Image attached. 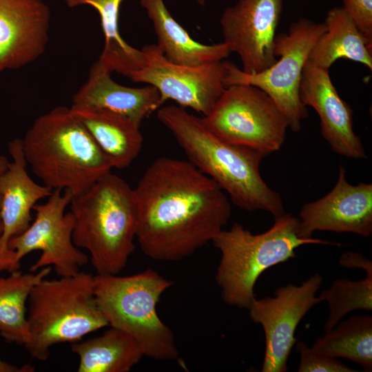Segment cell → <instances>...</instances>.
Segmentation results:
<instances>
[{"instance_id":"6da1fadb","label":"cell","mask_w":372,"mask_h":372,"mask_svg":"<svg viewBox=\"0 0 372 372\" xmlns=\"http://www.w3.org/2000/svg\"><path fill=\"white\" fill-rule=\"evenodd\" d=\"M138 209L136 238L154 260L191 256L227 224L231 205L221 187L188 161L160 157L134 189Z\"/></svg>"},{"instance_id":"7a4b0ae2","label":"cell","mask_w":372,"mask_h":372,"mask_svg":"<svg viewBox=\"0 0 372 372\" xmlns=\"http://www.w3.org/2000/svg\"><path fill=\"white\" fill-rule=\"evenodd\" d=\"M157 117L173 134L188 161L225 190L234 205L247 211H267L274 218L285 213L281 196L260 174V165L265 154L225 142L202 118L180 106L160 107Z\"/></svg>"},{"instance_id":"3957f363","label":"cell","mask_w":372,"mask_h":372,"mask_svg":"<svg viewBox=\"0 0 372 372\" xmlns=\"http://www.w3.org/2000/svg\"><path fill=\"white\" fill-rule=\"evenodd\" d=\"M32 172L51 189L74 196L111 172L109 161L71 108L59 106L37 117L22 139Z\"/></svg>"},{"instance_id":"277c9868","label":"cell","mask_w":372,"mask_h":372,"mask_svg":"<svg viewBox=\"0 0 372 372\" xmlns=\"http://www.w3.org/2000/svg\"><path fill=\"white\" fill-rule=\"evenodd\" d=\"M72 240L90 254L97 274L116 275L133 253L138 209L134 189L111 172L70 203Z\"/></svg>"},{"instance_id":"5b68a950","label":"cell","mask_w":372,"mask_h":372,"mask_svg":"<svg viewBox=\"0 0 372 372\" xmlns=\"http://www.w3.org/2000/svg\"><path fill=\"white\" fill-rule=\"evenodd\" d=\"M298 223V218L285 213L274 218L268 230L258 234L234 223L229 229H223L212 240L221 254L215 280L225 304L248 309L256 298L254 287L262 273L295 258V249L298 247L307 244L341 246L322 239L300 238Z\"/></svg>"},{"instance_id":"8992f818","label":"cell","mask_w":372,"mask_h":372,"mask_svg":"<svg viewBox=\"0 0 372 372\" xmlns=\"http://www.w3.org/2000/svg\"><path fill=\"white\" fill-rule=\"evenodd\" d=\"M28 338L32 358L45 361L54 344L74 343L108 326L94 294V276L79 271L59 279L41 280L28 300Z\"/></svg>"},{"instance_id":"52a82bcc","label":"cell","mask_w":372,"mask_h":372,"mask_svg":"<svg viewBox=\"0 0 372 372\" xmlns=\"http://www.w3.org/2000/svg\"><path fill=\"white\" fill-rule=\"evenodd\" d=\"M94 277L96 301L108 326L134 338L145 356L157 360L178 358L173 332L156 311L161 295L174 284L172 280L152 269L127 276Z\"/></svg>"},{"instance_id":"ba28073f","label":"cell","mask_w":372,"mask_h":372,"mask_svg":"<svg viewBox=\"0 0 372 372\" xmlns=\"http://www.w3.org/2000/svg\"><path fill=\"white\" fill-rule=\"evenodd\" d=\"M325 31L324 22L299 19L290 25L287 32L276 35L273 54L277 60L267 70L248 74L233 63L225 61V87L248 84L261 89L283 112L289 128L293 132H300L302 121L309 116L299 96L303 68L314 45Z\"/></svg>"},{"instance_id":"9c48e42d","label":"cell","mask_w":372,"mask_h":372,"mask_svg":"<svg viewBox=\"0 0 372 372\" xmlns=\"http://www.w3.org/2000/svg\"><path fill=\"white\" fill-rule=\"evenodd\" d=\"M202 119L225 142L248 147L266 156L281 148L289 128L285 114L273 100L248 84L227 86Z\"/></svg>"},{"instance_id":"30bf717a","label":"cell","mask_w":372,"mask_h":372,"mask_svg":"<svg viewBox=\"0 0 372 372\" xmlns=\"http://www.w3.org/2000/svg\"><path fill=\"white\" fill-rule=\"evenodd\" d=\"M72 196L68 189H54L45 203L34 206L33 222L8 242L14 254L13 271L20 269L25 256L35 250L41 254L30 268L32 272L52 265L60 277L70 276L88 262V256L73 242V216L70 211L65 213Z\"/></svg>"},{"instance_id":"8fae6325","label":"cell","mask_w":372,"mask_h":372,"mask_svg":"<svg viewBox=\"0 0 372 372\" xmlns=\"http://www.w3.org/2000/svg\"><path fill=\"white\" fill-rule=\"evenodd\" d=\"M145 63L127 77L136 83L155 87L165 102L171 99L182 107H189L207 116L226 88L225 61L196 66L174 64L165 57L156 44L141 50Z\"/></svg>"},{"instance_id":"7c38bea8","label":"cell","mask_w":372,"mask_h":372,"mask_svg":"<svg viewBox=\"0 0 372 372\" xmlns=\"http://www.w3.org/2000/svg\"><path fill=\"white\" fill-rule=\"evenodd\" d=\"M322 277L316 273L300 285L292 284L278 288L273 297L254 299L249 317L261 324L265 336L262 372H285L292 348L298 341L296 329L307 313L322 302L316 293Z\"/></svg>"},{"instance_id":"4fadbf2b","label":"cell","mask_w":372,"mask_h":372,"mask_svg":"<svg viewBox=\"0 0 372 372\" xmlns=\"http://www.w3.org/2000/svg\"><path fill=\"white\" fill-rule=\"evenodd\" d=\"M283 3L284 0H238L224 10L220 20L223 42L238 55L245 73L257 74L276 63L273 42Z\"/></svg>"},{"instance_id":"5bb4252c","label":"cell","mask_w":372,"mask_h":372,"mask_svg":"<svg viewBox=\"0 0 372 372\" xmlns=\"http://www.w3.org/2000/svg\"><path fill=\"white\" fill-rule=\"evenodd\" d=\"M298 235L313 238L316 231L349 232L363 237L372 234V184L353 185L340 165L333 188L321 198L305 203L299 214Z\"/></svg>"},{"instance_id":"9a60e30c","label":"cell","mask_w":372,"mask_h":372,"mask_svg":"<svg viewBox=\"0 0 372 372\" xmlns=\"http://www.w3.org/2000/svg\"><path fill=\"white\" fill-rule=\"evenodd\" d=\"M299 96L307 107L317 112L322 136L333 152L351 159L367 158L361 139L353 130V110L338 94L329 70L308 60L303 68Z\"/></svg>"},{"instance_id":"2e32d148","label":"cell","mask_w":372,"mask_h":372,"mask_svg":"<svg viewBox=\"0 0 372 372\" xmlns=\"http://www.w3.org/2000/svg\"><path fill=\"white\" fill-rule=\"evenodd\" d=\"M12 158L0 173V218L3 231L0 238V273L13 271L14 254L8 248L9 240L30 226L31 211L38 202L48 198L52 189L35 183L29 176L22 149V139L8 142Z\"/></svg>"},{"instance_id":"e0dca14e","label":"cell","mask_w":372,"mask_h":372,"mask_svg":"<svg viewBox=\"0 0 372 372\" xmlns=\"http://www.w3.org/2000/svg\"><path fill=\"white\" fill-rule=\"evenodd\" d=\"M50 24V10L42 0H0V73L39 58Z\"/></svg>"},{"instance_id":"ac0fdd59","label":"cell","mask_w":372,"mask_h":372,"mask_svg":"<svg viewBox=\"0 0 372 372\" xmlns=\"http://www.w3.org/2000/svg\"><path fill=\"white\" fill-rule=\"evenodd\" d=\"M112 72L99 60L94 63L87 81L73 96L72 104L114 112L141 125L165 103L155 87H127L112 80Z\"/></svg>"},{"instance_id":"d6986e66","label":"cell","mask_w":372,"mask_h":372,"mask_svg":"<svg viewBox=\"0 0 372 372\" xmlns=\"http://www.w3.org/2000/svg\"><path fill=\"white\" fill-rule=\"evenodd\" d=\"M70 108L112 168L127 167L138 156L143 137L137 123L123 114L102 108L74 104Z\"/></svg>"},{"instance_id":"ffe728a7","label":"cell","mask_w":372,"mask_h":372,"mask_svg":"<svg viewBox=\"0 0 372 372\" xmlns=\"http://www.w3.org/2000/svg\"><path fill=\"white\" fill-rule=\"evenodd\" d=\"M156 34L158 48L169 62L196 66L223 61L231 54L224 43L206 45L194 40L172 17L163 0H140Z\"/></svg>"},{"instance_id":"44dd1931","label":"cell","mask_w":372,"mask_h":372,"mask_svg":"<svg viewBox=\"0 0 372 372\" xmlns=\"http://www.w3.org/2000/svg\"><path fill=\"white\" fill-rule=\"evenodd\" d=\"M324 23L326 31L314 45L309 61L318 67L329 70L335 61L345 59L372 70L371 45L342 7L331 9Z\"/></svg>"},{"instance_id":"7402d4cb","label":"cell","mask_w":372,"mask_h":372,"mask_svg":"<svg viewBox=\"0 0 372 372\" xmlns=\"http://www.w3.org/2000/svg\"><path fill=\"white\" fill-rule=\"evenodd\" d=\"M71 349L79 358L78 372H127L145 356L134 338L112 327L100 336L72 343Z\"/></svg>"},{"instance_id":"603a6c76","label":"cell","mask_w":372,"mask_h":372,"mask_svg":"<svg viewBox=\"0 0 372 372\" xmlns=\"http://www.w3.org/2000/svg\"><path fill=\"white\" fill-rule=\"evenodd\" d=\"M51 267L23 273L19 269L0 278V335L6 342L24 344L28 338L26 303L34 285L46 278Z\"/></svg>"},{"instance_id":"cb8c5ba5","label":"cell","mask_w":372,"mask_h":372,"mask_svg":"<svg viewBox=\"0 0 372 372\" xmlns=\"http://www.w3.org/2000/svg\"><path fill=\"white\" fill-rule=\"evenodd\" d=\"M64 1L70 8L88 5L98 11L105 37L103 49L99 60L110 70L127 76L145 63V58L142 50L130 45L120 34L118 16L123 0Z\"/></svg>"},{"instance_id":"d4e9b609","label":"cell","mask_w":372,"mask_h":372,"mask_svg":"<svg viewBox=\"0 0 372 372\" xmlns=\"http://www.w3.org/2000/svg\"><path fill=\"white\" fill-rule=\"evenodd\" d=\"M315 351L332 358H344L372 369V317L351 316L339 322L331 330L318 337L312 347Z\"/></svg>"},{"instance_id":"484cf974","label":"cell","mask_w":372,"mask_h":372,"mask_svg":"<svg viewBox=\"0 0 372 372\" xmlns=\"http://www.w3.org/2000/svg\"><path fill=\"white\" fill-rule=\"evenodd\" d=\"M329 305V315L324 325L325 332L331 330L347 313L355 310H372V271L366 272L361 280L338 279L319 296Z\"/></svg>"},{"instance_id":"4316f807","label":"cell","mask_w":372,"mask_h":372,"mask_svg":"<svg viewBox=\"0 0 372 372\" xmlns=\"http://www.w3.org/2000/svg\"><path fill=\"white\" fill-rule=\"evenodd\" d=\"M296 351L300 355L298 372H356L336 359L309 348L302 341L296 342Z\"/></svg>"},{"instance_id":"83f0119b","label":"cell","mask_w":372,"mask_h":372,"mask_svg":"<svg viewBox=\"0 0 372 372\" xmlns=\"http://www.w3.org/2000/svg\"><path fill=\"white\" fill-rule=\"evenodd\" d=\"M343 9L359 31L372 44V0H342Z\"/></svg>"},{"instance_id":"f1b7e54d","label":"cell","mask_w":372,"mask_h":372,"mask_svg":"<svg viewBox=\"0 0 372 372\" xmlns=\"http://www.w3.org/2000/svg\"><path fill=\"white\" fill-rule=\"evenodd\" d=\"M340 265L348 268H358L365 271V272L372 271L371 260L365 258L362 254L345 251L340 259Z\"/></svg>"},{"instance_id":"f546056e","label":"cell","mask_w":372,"mask_h":372,"mask_svg":"<svg viewBox=\"0 0 372 372\" xmlns=\"http://www.w3.org/2000/svg\"><path fill=\"white\" fill-rule=\"evenodd\" d=\"M35 369L29 364L17 367L0 359V372H33Z\"/></svg>"},{"instance_id":"4dcf8cb0","label":"cell","mask_w":372,"mask_h":372,"mask_svg":"<svg viewBox=\"0 0 372 372\" xmlns=\"http://www.w3.org/2000/svg\"><path fill=\"white\" fill-rule=\"evenodd\" d=\"M8 163L9 161L7 158L3 155H0V173L7 168Z\"/></svg>"},{"instance_id":"1f68e13d","label":"cell","mask_w":372,"mask_h":372,"mask_svg":"<svg viewBox=\"0 0 372 372\" xmlns=\"http://www.w3.org/2000/svg\"><path fill=\"white\" fill-rule=\"evenodd\" d=\"M0 209H1V200H0ZM2 231H3V225H2V223L0 218V238L2 234Z\"/></svg>"},{"instance_id":"d6a6232c","label":"cell","mask_w":372,"mask_h":372,"mask_svg":"<svg viewBox=\"0 0 372 372\" xmlns=\"http://www.w3.org/2000/svg\"><path fill=\"white\" fill-rule=\"evenodd\" d=\"M199 4L204 5L205 0H195Z\"/></svg>"}]
</instances>
